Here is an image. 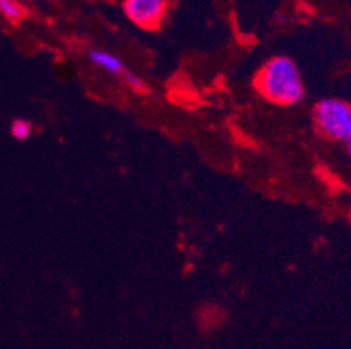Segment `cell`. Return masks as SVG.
<instances>
[{
	"label": "cell",
	"mask_w": 351,
	"mask_h": 349,
	"mask_svg": "<svg viewBox=\"0 0 351 349\" xmlns=\"http://www.w3.org/2000/svg\"><path fill=\"white\" fill-rule=\"evenodd\" d=\"M346 147H348V154H350V156H351V140L346 143Z\"/></svg>",
	"instance_id": "ba28073f"
},
{
	"label": "cell",
	"mask_w": 351,
	"mask_h": 349,
	"mask_svg": "<svg viewBox=\"0 0 351 349\" xmlns=\"http://www.w3.org/2000/svg\"><path fill=\"white\" fill-rule=\"evenodd\" d=\"M170 8V0H124L126 18L143 30H156Z\"/></svg>",
	"instance_id": "3957f363"
},
{
	"label": "cell",
	"mask_w": 351,
	"mask_h": 349,
	"mask_svg": "<svg viewBox=\"0 0 351 349\" xmlns=\"http://www.w3.org/2000/svg\"><path fill=\"white\" fill-rule=\"evenodd\" d=\"M0 14L11 23H20L25 18V9L18 0H0Z\"/></svg>",
	"instance_id": "5b68a950"
},
{
	"label": "cell",
	"mask_w": 351,
	"mask_h": 349,
	"mask_svg": "<svg viewBox=\"0 0 351 349\" xmlns=\"http://www.w3.org/2000/svg\"><path fill=\"white\" fill-rule=\"evenodd\" d=\"M88 58L95 67H98L104 72L110 73V75L123 77V73L126 72V67H124L123 60L119 56H116V54L108 53V51L89 49Z\"/></svg>",
	"instance_id": "277c9868"
},
{
	"label": "cell",
	"mask_w": 351,
	"mask_h": 349,
	"mask_svg": "<svg viewBox=\"0 0 351 349\" xmlns=\"http://www.w3.org/2000/svg\"><path fill=\"white\" fill-rule=\"evenodd\" d=\"M121 79H123L124 84L132 89L133 93H136V95H147V93L151 91V89H149V86H147V82L143 81L142 77L136 75V73H133V72H130V70H126V72L123 73V77H121Z\"/></svg>",
	"instance_id": "8992f818"
},
{
	"label": "cell",
	"mask_w": 351,
	"mask_h": 349,
	"mask_svg": "<svg viewBox=\"0 0 351 349\" xmlns=\"http://www.w3.org/2000/svg\"><path fill=\"white\" fill-rule=\"evenodd\" d=\"M313 121L322 136L334 142L351 140V105L339 98H324L313 108Z\"/></svg>",
	"instance_id": "7a4b0ae2"
},
{
	"label": "cell",
	"mask_w": 351,
	"mask_h": 349,
	"mask_svg": "<svg viewBox=\"0 0 351 349\" xmlns=\"http://www.w3.org/2000/svg\"><path fill=\"white\" fill-rule=\"evenodd\" d=\"M255 88L267 101L293 107L304 100V81L298 63L289 56H274L255 75Z\"/></svg>",
	"instance_id": "6da1fadb"
},
{
	"label": "cell",
	"mask_w": 351,
	"mask_h": 349,
	"mask_svg": "<svg viewBox=\"0 0 351 349\" xmlns=\"http://www.w3.org/2000/svg\"><path fill=\"white\" fill-rule=\"evenodd\" d=\"M30 134H32V124L28 123L27 119L12 121V124H11V136H12V139L23 142V140L30 139Z\"/></svg>",
	"instance_id": "52a82bcc"
}]
</instances>
